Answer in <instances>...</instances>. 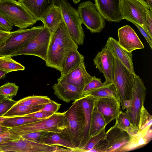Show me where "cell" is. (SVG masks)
I'll return each instance as SVG.
<instances>
[{
    "label": "cell",
    "instance_id": "cell-23",
    "mask_svg": "<svg viewBox=\"0 0 152 152\" xmlns=\"http://www.w3.org/2000/svg\"><path fill=\"white\" fill-rule=\"evenodd\" d=\"M38 20L41 21L45 12L54 4V0H18Z\"/></svg>",
    "mask_w": 152,
    "mask_h": 152
},
{
    "label": "cell",
    "instance_id": "cell-40",
    "mask_svg": "<svg viewBox=\"0 0 152 152\" xmlns=\"http://www.w3.org/2000/svg\"><path fill=\"white\" fill-rule=\"evenodd\" d=\"M61 104L52 100L43 106L42 108L38 111H46L54 113L57 112Z\"/></svg>",
    "mask_w": 152,
    "mask_h": 152
},
{
    "label": "cell",
    "instance_id": "cell-16",
    "mask_svg": "<svg viewBox=\"0 0 152 152\" xmlns=\"http://www.w3.org/2000/svg\"><path fill=\"white\" fill-rule=\"evenodd\" d=\"M119 44L128 51L132 53L139 49H143L144 45L134 29L126 25L118 30Z\"/></svg>",
    "mask_w": 152,
    "mask_h": 152
},
{
    "label": "cell",
    "instance_id": "cell-35",
    "mask_svg": "<svg viewBox=\"0 0 152 152\" xmlns=\"http://www.w3.org/2000/svg\"><path fill=\"white\" fill-rule=\"evenodd\" d=\"M18 89V86L15 83L8 82L0 86V95L12 99L16 95Z\"/></svg>",
    "mask_w": 152,
    "mask_h": 152
},
{
    "label": "cell",
    "instance_id": "cell-22",
    "mask_svg": "<svg viewBox=\"0 0 152 152\" xmlns=\"http://www.w3.org/2000/svg\"><path fill=\"white\" fill-rule=\"evenodd\" d=\"M39 142L52 146H62L75 152L76 149L70 140L62 133L43 132Z\"/></svg>",
    "mask_w": 152,
    "mask_h": 152
},
{
    "label": "cell",
    "instance_id": "cell-52",
    "mask_svg": "<svg viewBox=\"0 0 152 152\" xmlns=\"http://www.w3.org/2000/svg\"><path fill=\"white\" fill-rule=\"evenodd\" d=\"M73 3L75 4L78 3L82 0H72Z\"/></svg>",
    "mask_w": 152,
    "mask_h": 152
},
{
    "label": "cell",
    "instance_id": "cell-42",
    "mask_svg": "<svg viewBox=\"0 0 152 152\" xmlns=\"http://www.w3.org/2000/svg\"><path fill=\"white\" fill-rule=\"evenodd\" d=\"M145 24L147 33L152 38V11L150 10L146 12Z\"/></svg>",
    "mask_w": 152,
    "mask_h": 152
},
{
    "label": "cell",
    "instance_id": "cell-53",
    "mask_svg": "<svg viewBox=\"0 0 152 152\" xmlns=\"http://www.w3.org/2000/svg\"><path fill=\"white\" fill-rule=\"evenodd\" d=\"M5 98L2 96L0 95V103L5 99Z\"/></svg>",
    "mask_w": 152,
    "mask_h": 152
},
{
    "label": "cell",
    "instance_id": "cell-18",
    "mask_svg": "<svg viewBox=\"0 0 152 152\" xmlns=\"http://www.w3.org/2000/svg\"><path fill=\"white\" fill-rule=\"evenodd\" d=\"M105 45L111 52L115 58L120 61L128 70L134 74V71L133 62V55L122 47L118 41L109 37Z\"/></svg>",
    "mask_w": 152,
    "mask_h": 152
},
{
    "label": "cell",
    "instance_id": "cell-29",
    "mask_svg": "<svg viewBox=\"0 0 152 152\" xmlns=\"http://www.w3.org/2000/svg\"><path fill=\"white\" fill-rule=\"evenodd\" d=\"M44 105H13L3 116L6 118L26 115L37 112Z\"/></svg>",
    "mask_w": 152,
    "mask_h": 152
},
{
    "label": "cell",
    "instance_id": "cell-36",
    "mask_svg": "<svg viewBox=\"0 0 152 152\" xmlns=\"http://www.w3.org/2000/svg\"><path fill=\"white\" fill-rule=\"evenodd\" d=\"M152 116L149 113L143 105L142 107L140 116L139 131L152 126Z\"/></svg>",
    "mask_w": 152,
    "mask_h": 152
},
{
    "label": "cell",
    "instance_id": "cell-2",
    "mask_svg": "<svg viewBox=\"0 0 152 152\" xmlns=\"http://www.w3.org/2000/svg\"><path fill=\"white\" fill-rule=\"evenodd\" d=\"M64 113L57 112L48 118L12 127L9 130L20 136L38 132L63 133L67 127Z\"/></svg>",
    "mask_w": 152,
    "mask_h": 152
},
{
    "label": "cell",
    "instance_id": "cell-14",
    "mask_svg": "<svg viewBox=\"0 0 152 152\" xmlns=\"http://www.w3.org/2000/svg\"><path fill=\"white\" fill-rule=\"evenodd\" d=\"M130 134L114 125L106 132L107 142L106 152H122L128 143Z\"/></svg>",
    "mask_w": 152,
    "mask_h": 152
},
{
    "label": "cell",
    "instance_id": "cell-19",
    "mask_svg": "<svg viewBox=\"0 0 152 152\" xmlns=\"http://www.w3.org/2000/svg\"><path fill=\"white\" fill-rule=\"evenodd\" d=\"M52 88L58 98L66 103L75 101L83 97L82 88L66 82L55 83Z\"/></svg>",
    "mask_w": 152,
    "mask_h": 152
},
{
    "label": "cell",
    "instance_id": "cell-12",
    "mask_svg": "<svg viewBox=\"0 0 152 152\" xmlns=\"http://www.w3.org/2000/svg\"><path fill=\"white\" fill-rule=\"evenodd\" d=\"M51 36L49 30L44 26L37 35L26 46L10 56L32 55L39 57L45 61Z\"/></svg>",
    "mask_w": 152,
    "mask_h": 152
},
{
    "label": "cell",
    "instance_id": "cell-41",
    "mask_svg": "<svg viewBox=\"0 0 152 152\" xmlns=\"http://www.w3.org/2000/svg\"><path fill=\"white\" fill-rule=\"evenodd\" d=\"M54 113L51 112L38 111L35 113L21 116H25L39 119H43L50 117Z\"/></svg>",
    "mask_w": 152,
    "mask_h": 152
},
{
    "label": "cell",
    "instance_id": "cell-43",
    "mask_svg": "<svg viewBox=\"0 0 152 152\" xmlns=\"http://www.w3.org/2000/svg\"><path fill=\"white\" fill-rule=\"evenodd\" d=\"M107 145V142L104 138L101 140L89 152H106Z\"/></svg>",
    "mask_w": 152,
    "mask_h": 152
},
{
    "label": "cell",
    "instance_id": "cell-51",
    "mask_svg": "<svg viewBox=\"0 0 152 152\" xmlns=\"http://www.w3.org/2000/svg\"><path fill=\"white\" fill-rule=\"evenodd\" d=\"M6 118L2 116H0V124L2 123Z\"/></svg>",
    "mask_w": 152,
    "mask_h": 152
},
{
    "label": "cell",
    "instance_id": "cell-38",
    "mask_svg": "<svg viewBox=\"0 0 152 152\" xmlns=\"http://www.w3.org/2000/svg\"><path fill=\"white\" fill-rule=\"evenodd\" d=\"M17 101L8 98H5L0 103V116H2L15 104Z\"/></svg>",
    "mask_w": 152,
    "mask_h": 152
},
{
    "label": "cell",
    "instance_id": "cell-5",
    "mask_svg": "<svg viewBox=\"0 0 152 152\" xmlns=\"http://www.w3.org/2000/svg\"><path fill=\"white\" fill-rule=\"evenodd\" d=\"M54 4L60 8L63 20L71 37L78 45H83L85 36L77 10L67 0H54Z\"/></svg>",
    "mask_w": 152,
    "mask_h": 152
},
{
    "label": "cell",
    "instance_id": "cell-54",
    "mask_svg": "<svg viewBox=\"0 0 152 152\" xmlns=\"http://www.w3.org/2000/svg\"><path fill=\"white\" fill-rule=\"evenodd\" d=\"M0 152H3V151L2 150L1 147H0Z\"/></svg>",
    "mask_w": 152,
    "mask_h": 152
},
{
    "label": "cell",
    "instance_id": "cell-46",
    "mask_svg": "<svg viewBox=\"0 0 152 152\" xmlns=\"http://www.w3.org/2000/svg\"><path fill=\"white\" fill-rule=\"evenodd\" d=\"M134 24L140 32L145 38L148 43L151 49L152 48V38H151L149 35L141 26L135 23Z\"/></svg>",
    "mask_w": 152,
    "mask_h": 152
},
{
    "label": "cell",
    "instance_id": "cell-8",
    "mask_svg": "<svg viewBox=\"0 0 152 152\" xmlns=\"http://www.w3.org/2000/svg\"><path fill=\"white\" fill-rule=\"evenodd\" d=\"M146 89L142 80L135 74L130 100V106L125 112L130 121L138 132L139 123L141 110L144 105Z\"/></svg>",
    "mask_w": 152,
    "mask_h": 152
},
{
    "label": "cell",
    "instance_id": "cell-27",
    "mask_svg": "<svg viewBox=\"0 0 152 152\" xmlns=\"http://www.w3.org/2000/svg\"><path fill=\"white\" fill-rule=\"evenodd\" d=\"M84 56L78 52V50L72 51L64 62L59 78H62L84 62Z\"/></svg>",
    "mask_w": 152,
    "mask_h": 152
},
{
    "label": "cell",
    "instance_id": "cell-50",
    "mask_svg": "<svg viewBox=\"0 0 152 152\" xmlns=\"http://www.w3.org/2000/svg\"><path fill=\"white\" fill-rule=\"evenodd\" d=\"M145 1L149 7L150 10L152 11V0H145Z\"/></svg>",
    "mask_w": 152,
    "mask_h": 152
},
{
    "label": "cell",
    "instance_id": "cell-10",
    "mask_svg": "<svg viewBox=\"0 0 152 152\" xmlns=\"http://www.w3.org/2000/svg\"><path fill=\"white\" fill-rule=\"evenodd\" d=\"M77 11L82 24L92 33L100 32L105 25V20L90 1L83 2L78 6Z\"/></svg>",
    "mask_w": 152,
    "mask_h": 152
},
{
    "label": "cell",
    "instance_id": "cell-26",
    "mask_svg": "<svg viewBox=\"0 0 152 152\" xmlns=\"http://www.w3.org/2000/svg\"><path fill=\"white\" fill-rule=\"evenodd\" d=\"M83 96H90L95 99L108 98L116 99L120 101L115 87L113 83L86 91Z\"/></svg>",
    "mask_w": 152,
    "mask_h": 152
},
{
    "label": "cell",
    "instance_id": "cell-32",
    "mask_svg": "<svg viewBox=\"0 0 152 152\" xmlns=\"http://www.w3.org/2000/svg\"><path fill=\"white\" fill-rule=\"evenodd\" d=\"M51 100L47 96L33 95L26 97L19 100L14 105H44Z\"/></svg>",
    "mask_w": 152,
    "mask_h": 152
},
{
    "label": "cell",
    "instance_id": "cell-4",
    "mask_svg": "<svg viewBox=\"0 0 152 152\" xmlns=\"http://www.w3.org/2000/svg\"><path fill=\"white\" fill-rule=\"evenodd\" d=\"M0 14L20 29L32 26L38 21L18 1L0 0Z\"/></svg>",
    "mask_w": 152,
    "mask_h": 152
},
{
    "label": "cell",
    "instance_id": "cell-24",
    "mask_svg": "<svg viewBox=\"0 0 152 152\" xmlns=\"http://www.w3.org/2000/svg\"><path fill=\"white\" fill-rule=\"evenodd\" d=\"M63 19L60 8L54 4L45 12L41 20L43 26L52 34L63 21Z\"/></svg>",
    "mask_w": 152,
    "mask_h": 152
},
{
    "label": "cell",
    "instance_id": "cell-25",
    "mask_svg": "<svg viewBox=\"0 0 152 152\" xmlns=\"http://www.w3.org/2000/svg\"><path fill=\"white\" fill-rule=\"evenodd\" d=\"M95 100V99L90 96H83L76 100L82 109L85 119V128L80 148L86 143L89 138L92 113L94 106Z\"/></svg>",
    "mask_w": 152,
    "mask_h": 152
},
{
    "label": "cell",
    "instance_id": "cell-28",
    "mask_svg": "<svg viewBox=\"0 0 152 152\" xmlns=\"http://www.w3.org/2000/svg\"><path fill=\"white\" fill-rule=\"evenodd\" d=\"M107 125L103 116L94 105L92 113L89 138L105 128Z\"/></svg>",
    "mask_w": 152,
    "mask_h": 152
},
{
    "label": "cell",
    "instance_id": "cell-1",
    "mask_svg": "<svg viewBox=\"0 0 152 152\" xmlns=\"http://www.w3.org/2000/svg\"><path fill=\"white\" fill-rule=\"evenodd\" d=\"M78 49V45L70 36L63 20L51 34L45 61L46 66L60 72L69 54Z\"/></svg>",
    "mask_w": 152,
    "mask_h": 152
},
{
    "label": "cell",
    "instance_id": "cell-39",
    "mask_svg": "<svg viewBox=\"0 0 152 152\" xmlns=\"http://www.w3.org/2000/svg\"><path fill=\"white\" fill-rule=\"evenodd\" d=\"M20 137V136L15 134L9 130L7 132L0 134V144L17 141Z\"/></svg>",
    "mask_w": 152,
    "mask_h": 152
},
{
    "label": "cell",
    "instance_id": "cell-48",
    "mask_svg": "<svg viewBox=\"0 0 152 152\" xmlns=\"http://www.w3.org/2000/svg\"><path fill=\"white\" fill-rule=\"evenodd\" d=\"M9 128L0 124V134L7 132L9 131Z\"/></svg>",
    "mask_w": 152,
    "mask_h": 152
},
{
    "label": "cell",
    "instance_id": "cell-21",
    "mask_svg": "<svg viewBox=\"0 0 152 152\" xmlns=\"http://www.w3.org/2000/svg\"><path fill=\"white\" fill-rule=\"evenodd\" d=\"M152 139V126L130 135V140L122 152L130 151L142 147L148 144Z\"/></svg>",
    "mask_w": 152,
    "mask_h": 152
},
{
    "label": "cell",
    "instance_id": "cell-33",
    "mask_svg": "<svg viewBox=\"0 0 152 152\" xmlns=\"http://www.w3.org/2000/svg\"><path fill=\"white\" fill-rule=\"evenodd\" d=\"M5 118H6V120L0 124L9 128L42 120L25 116Z\"/></svg>",
    "mask_w": 152,
    "mask_h": 152
},
{
    "label": "cell",
    "instance_id": "cell-3",
    "mask_svg": "<svg viewBox=\"0 0 152 152\" xmlns=\"http://www.w3.org/2000/svg\"><path fill=\"white\" fill-rule=\"evenodd\" d=\"M64 112L67 127L62 133L70 140L76 149H79L81 147L86 125L82 109L76 100Z\"/></svg>",
    "mask_w": 152,
    "mask_h": 152
},
{
    "label": "cell",
    "instance_id": "cell-15",
    "mask_svg": "<svg viewBox=\"0 0 152 152\" xmlns=\"http://www.w3.org/2000/svg\"><path fill=\"white\" fill-rule=\"evenodd\" d=\"M94 0L97 10L105 20L119 22L123 19L119 0Z\"/></svg>",
    "mask_w": 152,
    "mask_h": 152
},
{
    "label": "cell",
    "instance_id": "cell-7",
    "mask_svg": "<svg viewBox=\"0 0 152 152\" xmlns=\"http://www.w3.org/2000/svg\"><path fill=\"white\" fill-rule=\"evenodd\" d=\"M135 74L131 72L115 58L114 73L112 83L116 89L123 110L125 109L124 106V101L130 99Z\"/></svg>",
    "mask_w": 152,
    "mask_h": 152
},
{
    "label": "cell",
    "instance_id": "cell-11",
    "mask_svg": "<svg viewBox=\"0 0 152 152\" xmlns=\"http://www.w3.org/2000/svg\"><path fill=\"white\" fill-rule=\"evenodd\" d=\"M52 146L30 140L22 137L15 141L0 144V147L5 152H66V148Z\"/></svg>",
    "mask_w": 152,
    "mask_h": 152
},
{
    "label": "cell",
    "instance_id": "cell-37",
    "mask_svg": "<svg viewBox=\"0 0 152 152\" xmlns=\"http://www.w3.org/2000/svg\"><path fill=\"white\" fill-rule=\"evenodd\" d=\"M109 84H107L105 82L102 83L100 79L94 76L93 78L83 88V94L86 91Z\"/></svg>",
    "mask_w": 152,
    "mask_h": 152
},
{
    "label": "cell",
    "instance_id": "cell-47",
    "mask_svg": "<svg viewBox=\"0 0 152 152\" xmlns=\"http://www.w3.org/2000/svg\"><path fill=\"white\" fill-rule=\"evenodd\" d=\"M10 32L0 30V46L9 35Z\"/></svg>",
    "mask_w": 152,
    "mask_h": 152
},
{
    "label": "cell",
    "instance_id": "cell-45",
    "mask_svg": "<svg viewBox=\"0 0 152 152\" xmlns=\"http://www.w3.org/2000/svg\"><path fill=\"white\" fill-rule=\"evenodd\" d=\"M43 132H31L23 134L21 136L30 140L39 142V139Z\"/></svg>",
    "mask_w": 152,
    "mask_h": 152
},
{
    "label": "cell",
    "instance_id": "cell-9",
    "mask_svg": "<svg viewBox=\"0 0 152 152\" xmlns=\"http://www.w3.org/2000/svg\"><path fill=\"white\" fill-rule=\"evenodd\" d=\"M119 0L123 19L138 25L147 33L145 19L146 12L150 8L145 1Z\"/></svg>",
    "mask_w": 152,
    "mask_h": 152
},
{
    "label": "cell",
    "instance_id": "cell-30",
    "mask_svg": "<svg viewBox=\"0 0 152 152\" xmlns=\"http://www.w3.org/2000/svg\"><path fill=\"white\" fill-rule=\"evenodd\" d=\"M25 67L13 60L9 55L0 56V69L8 72L24 70Z\"/></svg>",
    "mask_w": 152,
    "mask_h": 152
},
{
    "label": "cell",
    "instance_id": "cell-6",
    "mask_svg": "<svg viewBox=\"0 0 152 152\" xmlns=\"http://www.w3.org/2000/svg\"><path fill=\"white\" fill-rule=\"evenodd\" d=\"M43 27V25L39 26L10 32L0 46V56H10L21 49L37 36Z\"/></svg>",
    "mask_w": 152,
    "mask_h": 152
},
{
    "label": "cell",
    "instance_id": "cell-31",
    "mask_svg": "<svg viewBox=\"0 0 152 152\" xmlns=\"http://www.w3.org/2000/svg\"><path fill=\"white\" fill-rule=\"evenodd\" d=\"M115 125L131 135L138 132L131 124L125 112L121 110L115 118Z\"/></svg>",
    "mask_w": 152,
    "mask_h": 152
},
{
    "label": "cell",
    "instance_id": "cell-49",
    "mask_svg": "<svg viewBox=\"0 0 152 152\" xmlns=\"http://www.w3.org/2000/svg\"><path fill=\"white\" fill-rule=\"evenodd\" d=\"M9 73L8 72L2 70L0 69V79L4 77L5 75Z\"/></svg>",
    "mask_w": 152,
    "mask_h": 152
},
{
    "label": "cell",
    "instance_id": "cell-44",
    "mask_svg": "<svg viewBox=\"0 0 152 152\" xmlns=\"http://www.w3.org/2000/svg\"><path fill=\"white\" fill-rule=\"evenodd\" d=\"M13 25L8 21L3 16L0 14V30L7 32H10Z\"/></svg>",
    "mask_w": 152,
    "mask_h": 152
},
{
    "label": "cell",
    "instance_id": "cell-13",
    "mask_svg": "<svg viewBox=\"0 0 152 152\" xmlns=\"http://www.w3.org/2000/svg\"><path fill=\"white\" fill-rule=\"evenodd\" d=\"M94 65L100 72L103 74L105 78V83H112L113 78L115 58L105 45L98 52L93 59Z\"/></svg>",
    "mask_w": 152,
    "mask_h": 152
},
{
    "label": "cell",
    "instance_id": "cell-17",
    "mask_svg": "<svg viewBox=\"0 0 152 152\" xmlns=\"http://www.w3.org/2000/svg\"><path fill=\"white\" fill-rule=\"evenodd\" d=\"M95 99L94 105L103 116L107 125L115 119L120 111V102L112 98H103Z\"/></svg>",
    "mask_w": 152,
    "mask_h": 152
},
{
    "label": "cell",
    "instance_id": "cell-34",
    "mask_svg": "<svg viewBox=\"0 0 152 152\" xmlns=\"http://www.w3.org/2000/svg\"><path fill=\"white\" fill-rule=\"evenodd\" d=\"M105 134L104 128L98 134L90 137L82 147L76 149L75 152H89L101 140L105 138Z\"/></svg>",
    "mask_w": 152,
    "mask_h": 152
},
{
    "label": "cell",
    "instance_id": "cell-20",
    "mask_svg": "<svg viewBox=\"0 0 152 152\" xmlns=\"http://www.w3.org/2000/svg\"><path fill=\"white\" fill-rule=\"evenodd\" d=\"M87 72L84 62L63 77L57 79L58 83L66 82L82 88L93 78Z\"/></svg>",
    "mask_w": 152,
    "mask_h": 152
}]
</instances>
